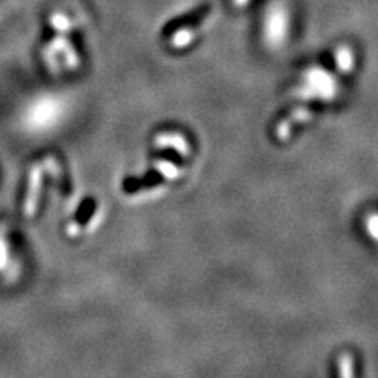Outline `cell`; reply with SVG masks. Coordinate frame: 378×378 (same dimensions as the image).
I'll return each mask as SVG.
<instances>
[{
  "label": "cell",
  "mask_w": 378,
  "mask_h": 378,
  "mask_svg": "<svg viewBox=\"0 0 378 378\" xmlns=\"http://www.w3.org/2000/svg\"><path fill=\"white\" fill-rule=\"evenodd\" d=\"M10 260V252H9V243H6V239L4 235H0V271L4 270L9 264Z\"/></svg>",
  "instance_id": "cell-12"
},
{
  "label": "cell",
  "mask_w": 378,
  "mask_h": 378,
  "mask_svg": "<svg viewBox=\"0 0 378 378\" xmlns=\"http://www.w3.org/2000/svg\"><path fill=\"white\" fill-rule=\"evenodd\" d=\"M155 145L158 148H177L178 153H181L183 156L188 155V150H189V145L185 141L183 136L176 134V133H164V134H159L155 141Z\"/></svg>",
  "instance_id": "cell-6"
},
{
  "label": "cell",
  "mask_w": 378,
  "mask_h": 378,
  "mask_svg": "<svg viewBox=\"0 0 378 378\" xmlns=\"http://www.w3.org/2000/svg\"><path fill=\"white\" fill-rule=\"evenodd\" d=\"M287 31V16L284 11H271L270 16H268L266 23V38L278 43L284 40V35Z\"/></svg>",
  "instance_id": "cell-4"
},
{
  "label": "cell",
  "mask_w": 378,
  "mask_h": 378,
  "mask_svg": "<svg viewBox=\"0 0 378 378\" xmlns=\"http://www.w3.org/2000/svg\"><path fill=\"white\" fill-rule=\"evenodd\" d=\"M334 59H336V65L338 68L342 71V72H350L355 68V55H353V50L348 48V46H340L336 50V55H334Z\"/></svg>",
  "instance_id": "cell-7"
},
{
  "label": "cell",
  "mask_w": 378,
  "mask_h": 378,
  "mask_svg": "<svg viewBox=\"0 0 378 378\" xmlns=\"http://www.w3.org/2000/svg\"><path fill=\"white\" fill-rule=\"evenodd\" d=\"M41 166H35L31 172V181H28V194L24 202V213L27 216H33L36 212V205H38V195H40V188H41Z\"/></svg>",
  "instance_id": "cell-3"
},
{
  "label": "cell",
  "mask_w": 378,
  "mask_h": 378,
  "mask_svg": "<svg viewBox=\"0 0 378 378\" xmlns=\"http://www.w3.org/2000/svg\"><path fill=\"white\" fill-rule=\"evenodd\" d=\"M194 41V31L193 28H180L176 33L172 35L171 38V45L177 49H183L186 46L191 45Z\"/></svg>",
  "instance_id": "cell-10"
},
{
  "label": "cell",
  "mask_w": 378,
  "mask_h": 378,
  "mask_svg": "<svg viewBox=\"0 0 378 378\" xmlns=\"http://www.w3.org/2000/svg\"><path fill=\"white\" fill-rule=\"evenodd\" d=\"M49 23L57 33H63V35H68L70 32H72L76 28L75 21H72L70 16H67L65 13H54L53 16H50Z\"/></svg>",
  "instance_id": "cell-8"
},
{
  "label": "cell",
  "mask_w": 378,
  "mask_h": 378,
  "mask_svg": "<svg viewBox=\"0 0 378 378\" xmlns=\"http://www.w3.org/2000/svg\"><path fill=\"white\" fill-rule=\"evenodd\" d=\"M155 167H156V169L161 171L167 178H177L178 173H180V171L177 169V167H173L171 163H167V161H158L155 164Z\"/></svg>",
  "instance_id": "cell-11"
},
{
  "label": "cell",
  "mask_w": 378,
  "mask_h": 378,
  "mask_svg": "<svg viewBox=\"0 0 378 378\" xmlns=\"http://www.w3.org/2000/svg\"><path fill=\"white\" fill-rule=\"evenodd\" d=\"M248 2H249V0H234L235 6H244Z\"/></svg>",
  "instance_id": "cell-13"
},
{
  "label": "cell",
  "mask_w": 378,
  "mask_h": 378,
  "mask_svg": "<svg viewBox=\"0 0 378 378\" xmlns=\"http://www.w3.org/2000/svg\"><path fill=\"white\" fill-rule=\"evenodd\" d=\"M43 57H45V62L53 75H59L63 67L67 70H76L79 68V63H81V59H79L75 46L71 45L68 35L63 33H57L55 38L45 48Z\"/></svg>",
  "instance_id": "cell-1"
},
{
  "label": "cell",
  "mask_w": 378,
  "mask_h": 378,
  "mask_svg": "<svg viewBox=\"0 0 378 378\" xmlns=\"http://www.w3.org/2000/svg\"><path fill=\"white\" fill-rule=\"evenodd\" d=\"M339 378H355V358L350 353H342L338 358Z\"/></svg>",
  "instance_id": "cell-9"
},
{
  "label": "cell",
  "mask_w": 378,
  "mask_h": 378,
  "mask_svg": "<svg viewBox=\"0 0 378 378\" xmlns=\"http://www.w3.org/2000/svg\"><path fill=\"white\" fill-rule=\"evenodd\" d=\"M308 89L320 98H331L336 92V84H334L331 75L325 72L320 68H312L306 72Z\"/></svg>",
  "instance_id": "cell-2"
},
{
  "label": "cell",
  "mask_w": 378,
  "mask_h": 378,
  "mask_svg": "<svg viewBox=\"0 0 378 378\" xmlns=\"http://www.w3.org/2000/svg\"><path fill=\"white\" fill-rule=\"evenodd\" d=\"M310 119V112L308 111V109H304V107H298L295 109V111L290 114V117H287L286 120H282L279 123V126L278 129H276V134L279 136V139L282 141H286L288 134L292 133V128L295 123H304V122H308Z\"/></svg>",
  "instance_id": "cell-5"
}]
</instances>
